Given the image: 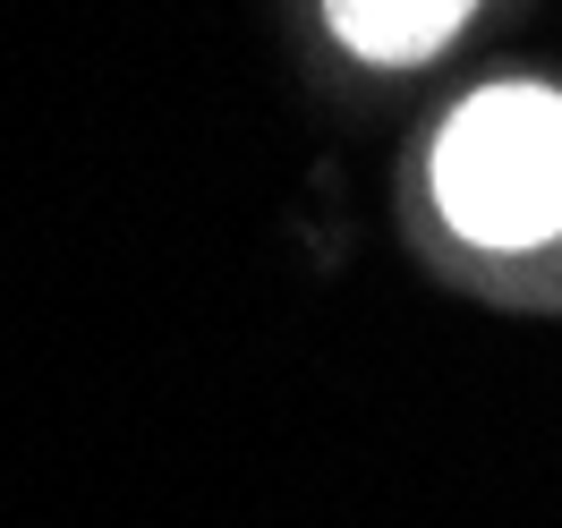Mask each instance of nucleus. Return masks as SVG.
Wrapping results in <instances>:
<instances>
[{"label": "nucleus", "instance_id": "nucleus-1", "mask_svg": "<svg viewBox=\"0 0 562 528\" xmlns=\"http://www.w3.org/2000/svg\"><path fill=\"white\" fill-rule=\"evenodd\" d=\"M401 222L435 273L562 307V77L512 60L452 86L409 137Z\"/></svg>", "mask_w": 562, "mask_h": 528}, {"label": "nucleus", "instance_id": "nucleus-2", "mask_svg": "<svg viewBox=\"0 0 562 528\" xmlns=\"http://www.w3.org/2000/svg\"><path fill=\"white\" fill-rule=\"evenodd\" d=\"M299 9H307V35L333 69L392 86V77L443 69L503 0H299Z\"/></svg>", "mask_w": 562, "mask_h": 528}]
</instances>
